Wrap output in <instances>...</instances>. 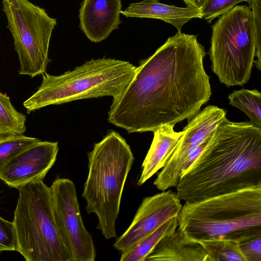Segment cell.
<instances>
[{
	"mask_svg": "<svg viewBox=\"0 0 261 261\" xmlns=\"http://www.w3.org/2000/svg\"><path fill=\"white\" fill-rule=\"evenodd\" d=\"M205 55L196 36L178 32L170 37L139 62L132 80L113 99L108 121L128 133L189 121L212 95Z\"/></svg>",
	"mask_w": 261,
	"mask_h": 261,
	"instance_id": "obj_1",
	"label": "cell"
},
{
	"mask_svg": "<svg viewBox=\"0 0 261 261\" xmlns=\"http://www.w3.org/2000/svg\"><path fill=\"white\" fill-rule=\"evenodd\" d=\"M261 185V127L224 118L180 177L178 197L193 202Z\"/></svg>",
	"mask_w": 261,
	"mask_h": 261,
	"instance_id": "obj_2",
	"label": "cell"
},
{
	"mask_svg": "<svg viewBox=\"0 0 261 261\" xmlns=\"http://www.w3.org/2000/svg\"><path fill=\"white\" fill-rule=\"evenodd\" d=\"M177 219V228L195 240L228 238L239 241L260 233L261 185L185 202Z\"/></svg>",
	"mask_w": 261,
	"mask_h": 261,
	"instance_id": "obj_3",
	"label": "cell"
},
{
	"mask_svg": "<svg viewBox=\"0 0 261 261\" xmlns=\"http://www.w3.org/2000/svg\"><path fill=\"white\" fill-rule=\"evenodd\" d=\"M88 174L82 197L88 214L98 218L97 229L105 239L117 236V219L125 183L134 161L126 141L111 130L88 154Z\"/></svg>",
	"mask_w": 261,
	"mask_h": 261,
	"instance_id": "obj_4",
	"label": "cell"
},
{
	"mask_svg": "<svg viewBox=\"0 0 261 261\" xmlns=\"http://www.w3.org/2000/svg\"><path fill=\"white\" fill-rule=\"evenodd\" d=\"M137 66L112 58L91 59L59 75L46 72L37 90L23 103L27 113L79 99L116 98L133 77Z\"/></svg>",
	"mask_w": 261,
	"mask_h": 261,
	"instance_id": "obj_5",
	"label": "cell"
},
{
	"mask_svg": "<svg viewBox=\"0 0 261 261\" xmlns=\"http://www.w3.org/2000/svg\"><path fill=\"white\" fill-rule=\"evenodd\" d=\"M17 190L12 222L16 251L27 261H72L55 219L50 187L37 180Z\"/></svg>",
	"mask_w": 261,
	"mask_h": 261,
	"instance_id": "obj_6",
	"label": "cell"
},
{
	"mask_svg": "<svg viewBox=\"0 0 261 261\" xmlns=\"http://www.w3.org/2000/svg\"><path fill=\"white\" fill-rule=\"evenodd\" d=\"M212 28L208 54L214 73L227 87L246 84L250 79L256 50L251 8L236 6L221 15Z\"/></svg>",
	"mask_w": 261,
	"mask_h": 261,
	"instance_id": "obj_7",
	"label": "cell"
},
{
	"mask_svg": "<svg viewBox=\"0 0 261 261\" xmlns=\"http://www.w3.org/2000/svg\"><path fill=\"white\" fill-rule=\"evenodd\" d=\"M3 5L18 56V73L42 75L51 61L48 49L56 19L29 0H3Z\"/></svg>",
	"mask_w": 261,
	"mask_h": 261,
	"instance_id": "obj_8",
	"label": "cell"
},
{
	"mask_svg": "<svg viewBox=\"0 0 261 261\" xmlns=\"http://www.w3.org/2000/svg\"><path fill=\"white\" fill-rule=\"evenodd\" d=\"M226 117V111L210 105L191 119L169 159L158 174L154 184L161 190L176 187L185 172L201 152V145Z\"/></svg>",
	"mask_w": 261,
	"mask_h": 261,
	"instance_id": "obj_9",
	"label": "cell"
},
{
	"mask_svg": "<svg viewBox=\"0 0 261 261\" xmlns=\"http://www.w3.org/2000/svg\"><path fill=\"white\" fill-rule=\"evenodd\" d=\"M55 219L72 261H94L96 250L81 214L76 191L69 179H56L50 187Z\"/></svg>",
	"mask_w": 261,
	"mask_h": 261,
	"instance_id": "obj_10",
	"label": "cell"
},
{
	"mask_svg": "<svg viewBox=\"0 0 261 261\" xmlns=\"http://www.w3.org/2000/svg\"><path fill=\"white\" fill-rule=\"evenodd\" d=\"M182 206L181 199L171 190L145 197L129 226L114 247L121 252L129 249L167 221L177 217Z\"/></svg>",
	"mask_w": 261,
	"mask_h": 261,
	"instance_id": "obj_11",
	"label": "cell"
},
{
	"mask_svg": "<svg viewBox=\"0 0 261 261\" xmlns=\"http://www.w3.org/2000/svg\"><path fill=\"white\" fill-rule=\"evenodd\" d=\"M58 142L39 140L20 151L3 166L0 179L11 188L43 180L56 161Z\"/></svg>",
	"mask_w": 261,
	"mask_h": 261,
	"instance_id": "obj_12",
	"label": "cell"
},
{
	"mask_svg": "<svg viewBox=\"0 0 261 261\" xmlns=\"http://www.w3.org/2000/svg\"><path fill=\"white\" fill-rule=\"evenodd\" d=\"M121 0H84L79 10L80 26L94 42L106 39L121 23Z\"/></svg>",
	"mask_w": 261,
	"mask_h": 261,
	"instance_id": "obj_13",
	"label": "cell"
},
{
	"mask_svg": "<svg viewBox=\"0 0 261 261\" xmlns=\"http://www.w3.org/2000/svg\"><path fill=\"white\" fill-rule=\"evenodd\" d=\"M145 261H209L202 246L177 229L162 239Z\"/></svg>",
	"mask_w": 261,
	"mask_h": 261,
	"instance_id": "obj_14",
	"label": "cell"
},
{
	"mask_svg": "<svg viewBox=\"0 0 261 261\" xmlns=\"http://www.w3.org/2000/svg\"><path fill=\"white\" fill-rule=\"evenodd\" d=\"M121 13L126 17L160 19L173 25L179 33L184 25L192 18H202L200 9L178 7L161 3L159 0H142L131 3L121 10Z\"/></svg>",
	"mask_w": 261,
	"mask_h": 261,
	"instance_id": "obj_15",
	"label": "cell"
},
{
	"mask_svg": "<svg viewBox=\"0 0 261 261\" xmlns=\"http://www.w3.org/2000/svg\"><path fill=\"white\" fill-rule=\"evenodd\" d=\"M174 126L166 124L153 132L152 143L142 165L138 186L142 185L165 165L184 134L183 130L175 132Z\"/></svg>",
	"mask_w": 261,
	"mask_h": 261,
	"instance_id": "obj_16",
	"label": "cell"
},
{
	"mask_svg": "<svg viewBox=\"0 0 261 261\" xmlns=\"http://www.w3.org/2000/svg\"><path fill=\"white\" fill-rule=\"evenodd\" d=\"M177 217L167 221L149 235L129 249L122 251L120 260L145 261L162 239L176 230L178 227Z\"/></svg>",
	"mask_w": 261,
	"mask_h": 261,
	"instance_id": "obj_17",
	"label": "cell"
},
{
	"mask_svg": "<svg viewBox=\"0 0 261 261\" xmlns=\"http://www.w3.org/2000/svg\"><path fill=\"white\" fill-rule=\"evenodd\" d=\"M26 116L16 110L10 97L0 91V140L26 131Z\"/></svg>",
	"mask_w": 261,
	"mask_h": 261,
	"instance_id": "obj_18",
	"label": "cell"
},
{
	"mask_svg": "<svg viewBox=\"0 0 261 261\" xmlns=\"http://www.w3.org/2000/svg\"><path fill=\"white\" fill-rule=\"evenodd\" d=\"M196 241L207 253L209 261H246L236 240L211 238Z\"/></svg>",
	"mask_w": 261,
	"mask_h": 261,
	"instance_id": "obj_19",
	"label": "cell"
},
{
	"mask_svg": "<svg viewBox=\"0 0 261 261\" xmlns=\"http://www.w3.org/2000/svg\"><path fill=\"white\" fill-rule=\"evenodd\" d=\"M229 105L244 112L250 122L261 127V94L256 89L234 90L228 95Z\"/></svg>",
	"mask_w": 261,
	"mask_h": 261,
	"instance_id": "obj_20",
	"label": "cell"
},
{
	"mask_svg": "<svg viewBox=\"0 0 261 261\" xmlns=\"http://www.w3.org/2000/svg\"><path fill=\"white\" fill-rule=\"evenodd\" d=\"M40 139L23 135H14L0 140V172L3 166L21 150Z\"/></svg>",
	"mask_w": 261,
	"mask_h": 261,
	"instance_id": "obj_21",
	"label": "cell"
},
{
	"mask_svg": "<svg viewBox=\"0 0 261 261\" xmlns=\"http://www.w3.org/2000/svg\"><path fill=\"white\" fill-rule=\"evenodd\" d=\"M248 0H206L200 9L202 18L208 23L215 18L227 12L237 4Z\"/></svg>",
	"mask_w": 261,
	"mask_h": 261,
	"instance_id": "obj_22",
	"label": "cell"
},
{
	"mask_svg": "<svg viewBox=\"0 0 261 261\" xmlns=\"http://www.w3.org/2000/svg\"><path fill=\"white\" fill-rule=\"evenodd\" d=\"M238 242L246 261H261V233L245 237Z\"/></svg>",
	"mask_w": 261,
	"mask_h": 261,
	"instance_id": "obj_23",
	"label": "cell"
},
{
	"mask_svg": "<svg viewBox=\"0 0 261 261\" xmlns=\"http://www.w3.org/2000/svg\"><path fill=\"white\" fill-rule=\"evenodd\" d=\"M250 8L252 12L253 23L254 26L256 50L255 56L256 60L254 63L257 69L261 70V0H248Z\"/></svg>",
	"mask_w": 261,
	"mask_h": 261,
	"instance_id": "obj_24",
	"label": "cell"
},
{
	"mask_svg": "<svg viewBox=\"0 0 261 261\" xmlns=\"http://www.w3.org/2000/svg\"><path fill=\"white\" fill-rule=\"evenodd\" d=\"M16 236L13 222L0 216V251H16Z\"/></svg>",
	"mask_w": 261,
	"mask_h": 261,
	"instance_id": "obj_25",
	"label": "cell"
},
{
	"mask_svg": "<svg viewBox=\"0 0 261 261\" xmlns=\"http://www.w3.org/2000/svg\"><path fill=\"white\" fill-rule=\"evenodd\" d=\"M187 7L200 9L206 0H182Z\"/></svg>",
	"mask_w": 261,
	"mask_h": 261,
	"instance_id": "obj_26",
	"label": "cell"
}]
</instances>
